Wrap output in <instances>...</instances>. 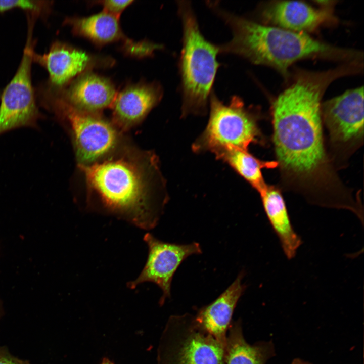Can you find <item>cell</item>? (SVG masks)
Listing matches in <instances>:
<instances>
[{
	"mask_svg": "<svg viewBox=\"0 0 364 364\" xmlns=\"http://www.w3.org/2000/svg\"><path fill=\"white\" fill-rule=\"evenodd\" d=\"M358 72L347 62L322 72H298L272 106L273 140L282 167L298 175L315 172L324 163L321 100L336 79Z\"/></svg>",
	"mask_w": 364,
	"mask_h": 364,
	"instance_id": "6da1fadb",
	"label": "cell"
},
{
	"mask_svg": "<svg viewBox=\"0 0 364 364\" xmlns=\"http://www.w3.org/2000/svg\"><path fill=\"white\" fill-rule=\"evenodd\" d=\"M207 4L232 32L231 40L218 45L219 53L235 54L255 64L271 66L285 77L290 66L302 59L350 62L362 58L359 52L325 43L304 33L259 24L222 8L215 2Z\"/></svg>",
	"mask_w": 364,
	"mask_h": 364,
	"instance_id": "7a4b0ae2",
	"label": "cell"
},
{
	"mask_svg": "<svg viewBox=\"0 0 364 364\" xmlns=\"http://www.w3.org/2000/svg\"><path fill=\"white\" fill-rule=\"evenodd\" d=\"M83 169L108 211L141 229L157 225L161 208L153 204L144 173L135 164L111 159Z\"/></svg>",
	"mask_w": 364,
	"mask_h": 364,
	"instance_id": "3957f363",
	"label": "cell"
},
{
	"mask_svg": "<svg viewBox=\"0 0 364 364\" xmlns=\"http://www.w3.org/2000/svg\"><path fill=\"white\" fill-rule=\"evenodd\" d=\"M183 27V44L179 60L182 97L181 115H203L208 105L219 66L218 45L203 36L189 1L177 2Z\"/></svg>",
	"mask_w": 364,
	"mask_h": 364,
	"instance_id": "277c9868",
	"label": "cell"
},
{
	"mask_svg": "<svg viewBox=\"0 0 364 364\" xmlns=\"http://www.w3.org/2000/svg\"><path fill=\"white\" fill-rule=\"evenodd\" d=\"M209 103L208 122L192 146L195 152L209 151L215 155L230 149L248 150L250 144L259 141L256 117L240 97L235 96L225 104L212 90Z\"/></svg>",
	"mask_w": 364,
	"mask_h": 364,
	"instance_id": "5b68a950",
	"label": "cell"
},
{
	"mask_svg": "<svg viewBox=\"0 0 364 364\" xmlns=\"http://www.w3.org/2000/svg\"><path fill=\"white\" fill-rule=\"evenodd\" d=\"M225 348L195 315H174L162 333L157 364H225Z\"/></svg>",
	"mask_w": 364,
	"mask_h": 364,
	"instance_id": "8992f818",
	"label": "cell"
},
{
	"mask_svg": "<svg viewBox=\"0 0 364 364\" xmlns=\"http://www.w3.org/2000/svg\"><path fill=\"white\" fill-rule=\"evenodd\" d=\"M46 93L44 107L68 122L72 131L78 161L87 165L114 146L116 133L106 121L94 113L78 109L62 99L53 89Z\"/></svg>",
	"mask_w": 364,
	"mask_h": 364,
	"instance_id": "52a82bcc",
	"label": "cell"
},
{
	"mask_svg": "<svg viewBox=\"0 0 364 364\" xmlns=\"http://www.w3.org/2000/svg\"><path fill=\"white\" fill-rule=\"evenodd\" d=\"M30 41L17 71L5 88L0 105V135L20 127L38 129L43 116L37 107L31 83L33 50Z\"/></svg>",
	"mask_w": 364,
	"mask_h": 364,
	"instance_id": "ba28073f",
	"label": "cell"
},
{
	"mask_svg": "<svg viewBox=\"0 0 364 364\" xmlns=\"http://www.w3.org/2000/svg\"><path fill=\"white\" fill-rule=\"evenodd\" d=\"M144 240L148 247L146 264L139 277L127 283L130 289L145 282L156 284L162 290L159 300L162 306L170 297L171 284L173 275L179 266L189 256L202 253L198 243L187 244L171 243L161 241L151 233H146Z\"/></svg>",
	"mask_w": 364,
	"mask_h": 364,
	"instance_id": "9c48e42d",
	"label": "cell"
},
{
	"mask_svg": "<svg viewBox=\"0 0 364 364\" xmlns=\"http://www.w3.org/2000/svg\"><path fill=\"white\" fill-rule=\"evenodd\" d=\"M32 60L47 70L51 87L59 89L80 75L98 68L112 66L113 59L98 56L60 41H56L43 55L32 52Z\"/></svg>",
	"mask_w": 364,
	"mask_h": 364,
	"instance_id": "30bf717a",
	"label": "cell"
},
{
	"mask_svg": "<svg viewBox=\"0 0 364 364\" xmlns=\"http://www.w3.org/2000/svg\"><path fill=\"white\" fill-rule=\"evenodd\" d=\"M119 18L103 10L98 14L85 17L66 18L64 24L71 27L76 35L87 38L97 46L121 42L126 54L134 57L150 56L153 51L152 43L148 41L135 42L122 32Z\"/></svg>",
	"mask_w": 364,
	"mask_h": 364,
	"instance_id": "8fae6325",
	"label": "cell"
},
{
	"mask_svg": "<svg viewBox=\"0 0 364 364\" xmlns=\"http://www.w3.org/2000/svg\"><path fill=\"white\" fill-rule=\"evenodd\" d=\"M321 114L333 141L345 143L363 133V87L347 90L326 101Z\"/></svg>",
	"mask_w": 364,
	"mask_h": 364,
	"instance_id": "7c38bea8",
	"label": "cell"
},
{
	"mask_svg": "<svg viewBox=\"0 0 364 364\" xmlns=\"http://www.w3.org/2000/svg\"><path fill=\"white\" fill-rule=\"evenodd\" d=\"M51 88L73 107L93 113L112 105L117 94L109 78L92 71L80 75L63 88Z\"/></svg>",
	"mask_w": 364,
	"mask_h": 364,
	"instance_id": "4fadbf2b",
	"label": "cell"
},
{
	"mask_svg": "<svg viewBox=\"0 0 364 364\" xmlns=\"http://www.w3.org/2000/svg\"><path fill=\"white\" fill-rule=\"evenodd\" d=\"M261 16L280 28L304 33L314 30L332 16L328 8L317 9L299 1H279L262 8Z\"/></svg>",
	"mask_w": 364,
	"mask_h": 364,
	"instance_id": "5bb4252c",
	"label": "cell"
},
{
	"mask_svg": "<svg viewBox=\"0 0 364 364\" xmlns=\"http://www.w3.org/2000/svg\"><path fill=\"white\" fill-rule=\"evenodd\" d=\"M162 86L158 82L129 84L117 93L112 104L113 116L124 126L143 119L161 100Z\"/></svg>",
	"mask_w": 364,
	"mask_h": 364,
	"instance_id": "9a60e30c",
	"label": "cell"
},
{
	"mask_svg": "<svg viewBox=\"0 0 364 364\" xmlns=\"http://www.w3.org/2000/svg\"><path fill=\"white\" fill-rule=\"evenodd\" d=\"M243 277L242 271L214 301L201 308L195 315L202 327L224 346L233 312L246 288L242 283Z\"/></svg>",
	"mask_w": 364,
	"mask_h": 364,
	"instance_id": "2e32d148",
	"label": "cell"
},
{
	"mask_svg": "<svg viewBox=\"0 0 364 364\" xmlns=\"http://www.w3.org/2000/svg\"><path fill=\"white\" fill-rule=\"evenodd\" d=\"M268 220L288 259H293L302 243L294 230L284 198L279 190L268 187L260 193Z\"/></svg>",
	"mask_w": 364,
	"mask_h": 364,
	"instance_id": "e0dca14e",
	"label": "cell"
},
{
	"mask_svg": "<svg viewBox=\"0 0 364 364\" xmlns=\"http://www.w3.org/2000/svg\"><path fill=\"white\" fill-rule=\"evenodd\" d=\"M228 331L225 364H265L275 355V346L271 341H259L253 345L246 342L241 320L231 323Z\"/></svg>",
	"mask_w": 364,
	"mask_h": 364,
	"instance_id": "ac0fdd59",
	"label": "cell"
},
{
	"mask_svg": "<svg viewBox=\"0 0 364 364\" xmlns=\"http://www.w3.org/2000/svg\"><path fill=\"white\" fill-rule=\"evenodd\" d=\"M216 158L227 163L239 175L246 179L259 193L266 186L263 180L261 169L276 164L262 162L248 152V150L238 148L227 149L215 155Z\"/></svg>",
	"mask_w": 364,
	"mask_h": 364,
	"instance_id": "d6986e66",
	"label": "cell"
},
{
	"mask_svg": "<svg viewBox=\"0 0 364 364\" xmlns=\"http://www.w3.org/2000/svg\"><path fill=\"white\" fill-rule=\"evenodd\" d=\"M51 4L48 1L16 0L0 1V13L14 8H19L31 12L34 15H39L48 12Z\"/></svg>",
	"mask_w": 364,
	"mask_h": 364,
	"instance_id": "ffe728a7",
	"label": "cell"
},
{
	"mask_svg": "<svg viewBox=\"0 0 364 364\" xmlns=\"http://www.w3.org/2000/svg\"><path fill=\"white\" fill-rule=\"evenodd\" d=\"M132 2L133 1L132 0H107L98 2L103 6V11L114 15L118 18L120 17L123 10Z\"/></svg>",
	"mask_w": 364,
	"mask_h": 364,
	"instance_id": "44dd1931",
	"label": "cell"
},
{
	"mask_svg": "<svg viewBox=\"0 0 364 364\" xmlns=\"http://www.w3.org/2000/svg\"><path fill=\"white\" fill-rule=\"evenodd\" d=\"M0 364H29L27 360L20 359L11 355L7 348L0 347Z\"/></svg>",
	"mask_w": 364,
	"mask_h": 364,
	"instance_id": "7402d4cb",
	"label": "cell"
},
{
	"mask_svg": "<svg viewBox=\"0 0 364 364\" xmlns=\"http://www.w3.org/2000/svg\"><path fill=\"white\" fill-rule=\"evenodd\" d=\"M291 364H312L311 362L303 360L300 358L294 359Z\"/></svg>",
	"mask_w": 364,
	"mask_h": 364,
	"instance_id": "603a6c76",
	"label": "cell"
},
{
	"mask_svg": "<svg viewBox=\"0 0 364 364\" xmlns=\"http://www.w3.org/2000/svg\"><path fill=\"white\" fill-rule=\"evenodd\" d=\"M101 364H114L107 357H104L101 363Z\"/></svg>",
	"mask_w": 364,
	"mask_h": 364,
	"instance_id": "cb8c5ba5",
	"label": "cell"
}]
</instances>
